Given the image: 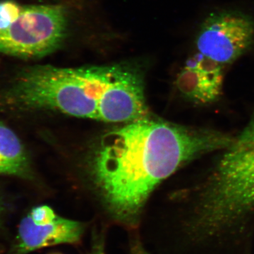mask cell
Listing matches in <instances>:
<instances>
[{"label": "cell", "mask_w": 254, "mask_h": 254, "mask_svg": "<svg viewBox=\"0 0 254 254\" xmlns=\"http://www.w3.org/2000/svg\"><path fill=\"white\" fill-rule=\"evenodd\" d=\"M200 187L185 231L193 245L238 239L254 220V130H244Z\"/></svg>", "instance_id": "obj_3"}, {"label": "cell", "mask_w": 254, "mask_h": 254, "mask_svg": "<svg viewBox=\"0 0 254 254\" xmlns=\"http://www.w3.org/2000/svg\"><path fill=\"white\" fill-rule=\"evenodd\" d=\"M6 210H7V204H6L4 195L0 191V222L4 218Z\"/></svg>", "instance_id": "obj_11"}, {"label": "cell", "mask_w": 254, "mask_h": 254, "mask_svg": "<svg viewBox=\"0 0 254 254\" xmlns=\"http://www.w3.org/2000/svg\"><path fill=\"white\" fill-rule=\"evenodd\" d=\"M67 26L62 5L24 6L17 19L0 31V54L27 60L46 57L62 46Z\"/></svg>", "instance_id": "obj_4"}, {"label": "cell", "mask_w": 254, "mask_h": 254, "mask_svg": "<svg viewBox=\"0 0 254 254\" xmlns=\"http://www.w3.org/2000/svg\"><path fill=\"white\" fill-rule=\"evenodd\" d=\"M84 230L81 222L60 216L51 223H37L28 214L20 222L17 236L9 254H28L63 244L76 245L81 241Z\"/></svg>", "instance_id": "obj_6"}, {"label": "cell", "mask_w": 254, "mask_h": 254, "mask_svg": "<svg viewBox=\"0 0 254 254\" xmlns=\"http://www.w3.org/2000/svg\"><path fill=\"white\" fill-rule=\"evenodd\" d=\"M88 254H105V242L103 237H95L92 245L91 252Z\"/></svg>", "instance_id": "obj_10"}, {"label": "cell", "mask_w": 254, "mask_h": 254, "mask_svg": "<svg viewBox=\"0 0 254 254\" xmlns=\"http://www.w3.org/2000/svg\"><path fill=\"white\" fill-rule=\"evenodd\" d=\"M48 254H63L59 253V252H52V253H50Z\"/></svg>", "instance_id": "obj_14"}, {"label": "cell", "mask_w": 254, "mask_h": 254, "mask_svg": "<svg viewBox=\"0 0 254 254\" xmlns=\"http://www.w3.org/2000/svg\"><path fill=\"white\" fill-rule=\"evenodd\" d=\"M0 175L29 179L32 176L27 153L17 135L0 122Z\"/></svg>", "instance_id": "obj_8"}, {"label": "cell", "mask_w": 254, "mask_h": 254, "mask_svg": "<svg viewBox=\"0 0 254 254\" xmlns=\"http://www.w3.org/2000/svg\"><path fill=\"white\" fill-rule=\"evenodd\" d=\"M225 68L200 53H195L187 60L177 76V88L195 104L213 103L221 95Z\"/></svg>", "instance_id": "obj_7"}, {"label": "cell", "mask_w": 254, "mask_h": 254, "mask_svg": "<svg viewBox=\"0 0 254 254\" xmlns=\"http://www.w3.org/2000/svg\"><path fill=\"white\" fill-rule=\"evenodd\" d=\"M254 43L253 18L235 10L209 14L195 41L198 53L225 67L245 55Z\"/></svg>", "instance_id": "obj_5"}, {"label": "cell", "mask_w": 254, "mask_h": 254, "mask_svg": "<svg viewBox=\"0 0 254 254\" xmlns=\"http://www.w3.org/2000/svg\"><path fill=\"white\" fill-rule=\"evenodd\" d=\"M235 139L215 130L147 117L104 135L93 156V177L113 218L134 225L162 182L195 159L226 150Z\"/></svg>", "instance_id": "obj_1"}, {"label": "cell", "mask_w": 254, "mask_h": 254, "mask_svg": "<svg viewBox=\"0 0 254 254\" xmlns=\"http://www.w3.org/2000/svg\"><path fill=\"white\" fill-rule=\"evenodd\" d=\"M0 107L15 111L50 110L113 123H130L148 114L143 73L127 63L28 66L0 91Z\"/></svg>", "instance_id": "obj_2"}, {"label": "cell", "mask_w": 254, "mask_h": 254, "mask_svg": "<svg viewBox=\"0 0 254 254\" xmlns=\"http://www.w3.org/2000/svg\"><path fill=\"white\" fill-rule=\"evenodd\" d=\"M131 254H149L140 245H137L132 250Z\"/></svg>", "instance_id": "obj_12"}, {"label": "cell", "mask_w": 254, "mask_h": 254, "mask_svg": "<svg viewBox=\"0 0 254 254\" xmlns=\"http://www.w3.org/2000/svg\"><path fill=\"white\" fill-rule=\"evenodd\" d=\"M246 128L249 130H254V118L253 120H252V121H251L250 125H249L248 126L246 127Z\"/></svg>", "instance_id": "obj_13"}, {"label": "cell", "mask_w": 254, "mask_h": 254, "mask_svg": "<svg viewBox=\"0 0 254 254\" xmlns=\"http://www.w3.org/2000/svg\"><path fill=\"white\" fill-rule=\"evenodd\" d=\"M23 7L14 0L0 1V31L9 28L17 19Z\"/></svg>", "instance_id": "obj_9"}]
</instances>
